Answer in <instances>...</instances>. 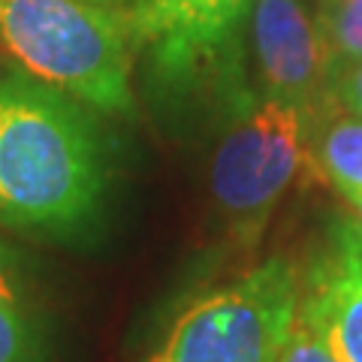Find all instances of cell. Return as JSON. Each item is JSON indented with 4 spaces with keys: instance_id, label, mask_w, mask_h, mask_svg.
<instances>
[{
    "instance_id": "obj_1",
    "label": "cell",
    "mask_w": 362,
    "mask_h": 362,
    "mask_svg": "<svg viewBox=\"0 0 362 362\" xmlns=\"http://www.w3.org/2000/svg\"><path fill=\"white\" fill-rule=\"evenodd\" d=\"M103 194V148L82 103L25 70L0 73V226L76 233Z\"/></svg>"
},
{
    "instance_id": "obj_2",
    "label": "cell",
    "mask_w": 362,
    "mask_h": 362,
    "mask_svg": "<svg viewBox=\"0 0 362 362\" xmlns=\"http://www.w3.org/2000/svg\"><path fill=\"white\" fill-rule=\"evenodd\" d=\"M0 42L18 70L82 106L133 109V52L118 9L90 0H0Z\"/></svg>"
},
{
    "instance_id": "obj_3",
    "label": "cell",
    "mask_w": 362,
    "mask_h": 362,
    "mask_svg": "<svg viewBox=\"0 0 362 362\" xmlns=\"http://www.w3.org/2000/svg\"><path fill=\"white\" fill-rule=\"evenodd\" d=\"M299 296L302 272L269 257L190 299L142 362H278Z\"/></svg>"
},
{
    "instance_id": "obj_4",
    "label": "cell",
    "mask_w": 362,
    "mask_h": 362,
    "mask_svg": "<svg viewBox=\"0 0 362 362\" xmlns=\"http://www.w3.org/2000/svg\"><path fill=\"white\" fill-rule=\"evenodd\" d=\"M308 166V118L266 94L233 100L211 157V197L233 242L254 247L296 175Z\"/></svg>"
},
{
    "instance_id": "obj_5",
    "label": "cell",
    "mask_w": 362,
    "mask_h": 362,
    "mask_svg": "<svg viewBox=\"0 0 362 362\" xmlns=\"http://www.w3.org/2000/svg\"><path fill=\"white\" fill-rule=\"evenodd\" d=\"M251 49L263 90L311 118L329 103L332 54L305 0H251Z\"/></svg>"
},
{
    "instance_id": "obj_6",
    "label": "cell",
    "mask_w": 362,
    "mask_h": 362,
    "mask_svg": "<svg viewBox=\"0 0 362 362\" xmlns=\"http://www.w3.org/2000/svg\"><path fill=\"white\" fill-rule=\"evenodd\" d=\"M302 311L338 362H362V226L335 218L302 275Z\"/></svg>"
},
{
    "instance_id": "obj_7",
    "label": "cell",
    "mask_w": 362,
    "mask_h": 362,
    "mask_svg": "<svg viewBox=\"0 0 362 362\" xmlns=\"http://www.w3.org/2000/svg\"><path fill=\"white\" fill-rule=\"evenodd\" d=\"M251 0H127L133 30L154 45L160 66L190 73L230 40Z\"/></svg>"
},
{
    "instance_id": "obj_8",
    "label": "cell",
    "mask_w": 362,
    "mask_h": 362,
    "mask_svg": "<svg viewBox=\"0 0 362 362\" xmlns=\"http://www.w3.org/2000/svg\"><path fill=\"white\" fill-rule=\"evenodd\" d=\"M308 163L341 197L362 190V118L332 100L308 124Z\"/></svg>"
},
{
    "instance_id": "obj_9",
    "label": "cell",
    "mask_w": 362,
    "mask_h": 362,
    "mask_svg": "<svg viewBox=\"0 0 362 362\" xmlns=\"http://www.w3.org/2000/svg\"><path fill=\"white\" fill-rule=\"evenodd\" d=\"M0 362H40V335L0 259Z\"/></svg>"
},
{
    "instance_id": "obj_10",
    "label": "cell",
    "mask_w": 362,
    "mask_h": 362,
    "mask_svg": "<svg viewBox=\"0 0 362 362\" xmlns=\"http://www.w3.org/2000/svg\"><path fill=\"white\" fill-rule=\"evenodd\" d=\"M317 18L332 54V76L362 61V0H320Z\"/></svg>"
},
{
    "instance_id": "obj_11",
    "label": "cell",
    "mask_w": 362,
    "mask_h": 362,
    "mask_svg": "<svg viewBox=\"0 0 362 362\" xmlns=\"http://www.w3.org/2000/svg\"><path fill=\"white\" fill-rule=\"evenodd\" d=\"M278 362H338L332 347L326 344L323 332L317 329V323L302 311V305L296 311V320L290 326L287 344L281 350Z\"/></svg>"
},
{
    "instance_id": "obj_12",
    "label": "cell",
    "mask_w": 362,
    "mask_h": 362,
    "mask_svg": "<svg viewBox=\"0 0 362 362\" xmlns=\"http://www.w3.org/2000/svg\"><path fill=\"white\" fill-rule=\"evenodd\" d=\"M329 100L344 112H350V115L362 118V61L335 70L329 85Z\"/></svg>"
},
{
    "instance_id": "obj_13",
    "label": "cell",
    "mask_w": 362,
    "mask_h": 362,
    "mask_svg": "<svg viewBox=\"0 0 362 362\" xmlns=\"http://www.w3.org/2000/svg\"><path fill=\"white\" fill-rule=\"evenodd\" d=\"M344 199H347V206L354 209V218H356V223L362 226V190H359V194H347Z\"/></svg>"
},
{
    "instance_id": "obj_14",
    "label": "cell",
    "mask_w": 362,
    "mask_h": 362,
    "mask_svg": "<svg viewBox=\"0 0 362 362\" xmlns=\"http://www.w3.org/2000/svg\"><path fill=\"white\" fill-rule=\"evenodd\" d=\"M90 4H100V6H109V9H118V6H124L127 0H90Z\"/></svg>"
},
{
    "instance_id": "obj_15",
    "label": "cell",
    "mask_w": 362,
    "mask_h": 362,
    "mask_svg": "<svg viewBox=\"0 0 362 362\" xmlns=\"http://www.w3.org/2000/svg\"><path fill=\"white\" fill-rule=\"evenodd\" d=\"M0 259H4V247H0Z\"/></svg>"
}]
</instances>
